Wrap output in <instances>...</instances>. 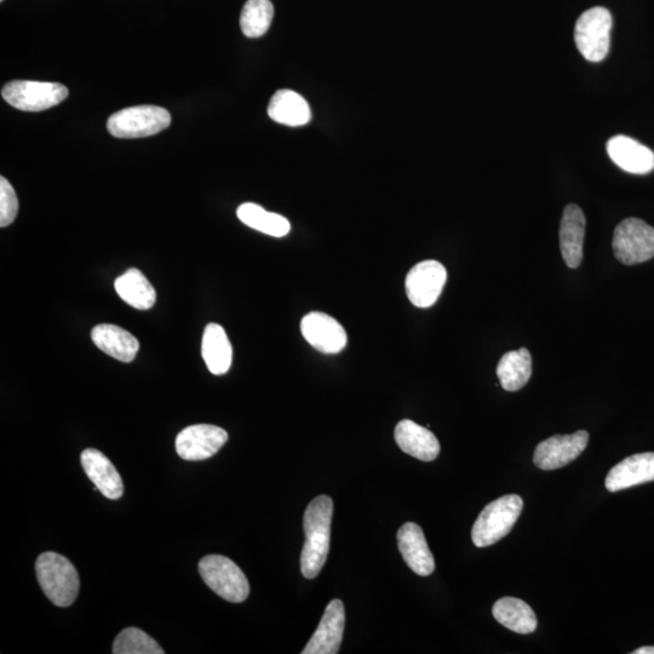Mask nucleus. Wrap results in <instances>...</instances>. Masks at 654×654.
<instances>
[{
  "label": "nucleus",
  "instance_id": "1",
  "mask_svg": "<svg viewBox=\"0 0 654 654\" xmlns=\"http://www.w3.org/2000/svg\"><path fill=\"white\" fill-rule=\"evenodd\" d=\"M332 515L334 502L324 495L314 498L304 513L306 543L301 554V572L307 579L319 576L329 556Z\"/></svg>",
  "mask_w": 654,
  "mask_h": 654
},
{
  "label": "nucleus",
  "instance_id": "2",
  "mask_svg": "<svg viewBox=\"0 0 654 654\" xmlns=\"http://www.w3.org/2000/svg\"><path fill=\"white\" fill-rule=\"evenodd\" d=\"M37 578L45 595L55 606L68 607L77 600L80 579L72 562L57 553L47 552L36 562Z\"/></svg>",
  "mask_w": 654,
  "mask_h": 654
},
{
  "label": "nucleus",
  "instance_id": "3",
  "mask_svg": "<svg viewBox=\"0 0 654 654\" xmlns=\"http://www.w3.org/2000/svg\"><path fill=\"white\" fill-rule=\"evenodd\" d=\"M524 501L518 495H508L487 504L472 530L473 543L478 548L490 547L506 537L520 518Z\"/></svg>",
  "mask_w": 654,
  "mask_h": 654
},
{
  "label": "nucleus",
  "instance_id": "4",
  "mask_svg": "<svg viewBox=\"0 0 654 654\" xmlns=\"http://www.w3.org/2000/svg\"><path fill=\"white\" fill-rule=\"evenodd\" d=\"M199 573L206 585L218 596L233 604L249 598L250 584L244 572L231 559L208 555L199 562Z\"/></svg>",
  "mask_w": 654,
  "mask_h": 654
},
{
  "label": "nucleus",
  "instance_id": "5",
  "mask_svg": "<svg viewBox=\"0 0 654 654\" xmlns=\"http://www.w3.org/2000/svg\"><path fill=\"white\" fill-rule=\"evenodd\" d=\"M171 116L165 108L143 105L122 109L109 117V134L118 139H142L169 128Z\"/></svg>",
  "mask_w": 654,
  "mask_h": 654
},
{
  "label": "nucleus",
  "instance_id": "6",
  "mask_svg": "<svg viewBox=\"0 0 654 654\" xmlns=\"http://www.w3.org/2000/svg\"><path fill=\"white\" fill-rule=\"evenodd\" d=\"M612 15L606 8L585 11L576 22L575 42L585 60L601 62L610 50Z\"/></svg>",
  "mask_w": 654,
  "mask_h": 654
},
{
  "label": "nucleus",
  "instance_id": "7",
  "mask_svg": "<svg viewBox=\"0 0 654 654\" xmlns=\"http://www.w3.org/2000/svg\"><path fill=\"white\" fill-rule=\"evenodd\" d=\"M613 252L623 265H639L654 257V228L640 218H625L613 234Z\"/></svg>",
  "mask_w": 654,
  "mask_h": 654
},
{
  "label": "nucleus",
  "instance_id": "8",
  "mask_svg": "<svg viewBox=\"0 0 654 654\" xmlns=\"http://www.w3.org/2000/svg\"><path fill=\"white\" fill-rule=\"evenodd\" d=\"M68 94L66 86L60 83L32 80H14L2 90L5 102L24 112L47 111L65 101Z\"/></svg>",
  "mask_w": 654,
  "mask_h": 654
},
{
  "label": "nucleus",
  "instance_id": "9",
  "mask_svg": "<svg viewBox=\"0 0 654 654\" xmlns=\"http://www.w3.org/2000/svg\"><path fill=\"white\" fill-rule=\"evenodd\" d=\"M446 280V268L440 262L429 260L418 263L406 277L407 297L413 306L432 307L439 300Z\"/></svg>",
  "mask_w": 654,
  "mask_h": 654
},
{
  "label": "nucleus",
  "instance_id": "10",
  "mask_svg": "<svg viewBox=\"0 0 654 654\" xmlns=\"http://www.w3.org/2000/svg\"><path fill=\"white\" fill-rule=\"evenodd\" d=\"M227 441L225 429L212 424H194L177 435L176 452L185 461H204L215 456Z\"/></svg>",
  "mask_w": 654,
  "mask_h": 654
},
{
  "label": "nucleus",
  "instance_id": "11",
  "mask_svg": "<svg viewBox=\"0 0 654 654\" xmlns=\"http://www.w3.org/2000/svg\"><path fill=\"white\" fill-rule=\"evenodd\" d=\"M589 434L585 430H579L571 435H555L552 438L542 441L536 447L533 462L542 470H555L567 466L587 447Z\"/></svg>",
  "mask_w": 654,
  "mask_h": 654
},
{
  "label": "nucleus",
  "instance_id": "12",
  "mask_svg": "<svg viewBox=\"0 0 654 654\" xmlns=\"http://www.w3.org/2000/svg\"><path fill=\"white\" fill-rule=\"evenodd\" d=\"M301 331L306 340L317 351L337 354L347 346V332L330 315L312 312L302 319Z\"/></svg>",
  "mask_w": 654,
  "mask_h": 654
},
{
  "label": "nucleus",
  "instance_id": "13",
  "mask_svg": "<svg viewBox=\"0 0 654 654\" xmlns=\"http://www.w3.org/2000/svg\"><path fill=\"white\" fill-rule=\"evenodd\" d=\"M346 611L341 600L335 599L327 605L319 627L315 630L302 654H336L343 640Z\"/></svg>",
  "mask_w": 654,
  "mask_h": 654
},
{
  "label": "nucleus",
  "instance_id": "14",
  "mask_svg": "<svg viewBox=\"0 0 654 654\" xmlns=\"http://www.w3.org/2000/svg\"><path fill=\"white\" fill-rule=\"evenodd\" d=\"M398 547L407 566L418 576L427 577L435 570V561L423 530L413 522H406L398 531Z\"/></svg>",
  "mask_w": 654,
  "mask_h": 654
},
{
  "label": "nucleus",
  "instance_id": "15",
  "mask_svg": "<svg viewBox=\"0 0 654 654\" xmlns=\"http://www.w3.org/2000/svg\"><path fill=\"white\" fill-rule=\"evenodd\" d=\"M654 481V453H638L625 458L606 476V489L618 492Z\"/></svg>",
  "mask_w": 654,
  "mask_h": 654
},
{
  "label": "nucleus",
  "instance_id": "16",
  "mask_svg": "<svg viewBox=\"0 0 654 654\" xmlns=\"http://www.w3.org/2000/svg\"><path fill=\"white\" fill-rule=\"evenodd\" d=\"M607 153L613 163L629 174L646 175L654 169V153L631 137H612L607 142Z\"/></svg>",
  "mask_w": 654,
  "mask_h": 654
},
{
  "label": "nucleus",
  "instance_id": "17",
  "mask_svg": "<svg viewBox=\"0 0 654 654\" xmlns=\"http://www.w3.org/2000/svg\"><path fill=\"white\" fill-rule=\"evenodd\" d=\"M585 216L576 204L567 205L560 223V249L567 267L576 269L583 260Z\"/></svg>",
  "mask_w": 654,
  "mask_h": 654
},
{
  "label": "nucleus",
  "instance_id": "18",
  "mask_svg": "<svg viewBox=\"0 0 654 654\" xmlns=\"http://www.w3.org/2000/svg\"><path fill=\"white\" fill-rule=\"evenodd\" d=\"M80 461H82L86 475L103 496L109 499H119L123 496L122 476L102 452L86 449L80 456Z\"/></svg>",
  "mask_w": 654,
  "mask_h": 654
},
{
  "label": "nucleus",
  "instance_id": "19",
  "mask_svg": "<svg viewBox=\"0 0 654 654\" xmlns=\"http://www.w3.org/2000/svg\"><path fill=\"white\" fill-rule=\"evenodd\" d=\"M395 441L401 451L422 462H432L440 453L439 440L427 428L410 420L398 423L395 428Z\"/></svg>",
  "mask_w": 654,
  "mask_h": 654
},
{
  "label": "nucleus",
  "instance_id": "20",
  "mask_svg": "<svg viewBox=\"0 0 654 654\" xmlns=\"http://www.w3.org/2000/svg\"><path fill=\"white\" fill-rule=\"evenodd\" d=\"M96 347L122 363H131L139 353L140 343L129 331L111 324H101L91 331Z\"/></svg>",
  "mask_w": 654,
  "mask_h": 654
},
{
  "label": "nucleus",
  "instance_id": "21",
  "mask_svg": "<svg viewBox=\"0 0 654 654\" xmlns=\"http://www.w3.org/2000/svg\"><path fill=\"white\" fill-rule=\"evenodd\" d=\"M202 355L211 374L221 376L231 369L232 344L221 325L209 324L205 327Z\"/></svg>",
  "mask_w": 654,
  "mask_h": 654
},
{
  "label": "nucleus",
  "instance_id": "22",
  "mask_svg": "<svg viewBox=\"0 0 654 654\" xmlns=\"http://www.w3.org/2000/svg\"><path fill=\"white\" fill-rule=\"evenodd\" d=\"M268 116L274 122L296 128L308 124L312 112L308 102L300 94L292 90H279L269 102Z\"/></svg>",
  "mask_w": 654,
  "mask_h": 654
},
{
  "label": "nucleus",
  "instance_id": "23",
  "mask_svg": "<svg viewBox=\"0 0 654 654\" xmlns=\"http://www.w3.org/2000/svg\"><path fill=\"white\" fill-rule=\"evenodd\" d=\"M117 294L129 306L147 311L156 303L157 294L145 274L136 268H130L114 283Z\"/></svg>",
  "mask_w": 654,
  "mask_h": 654
},
{
  "label": "nucleus",
  "instance_id": "24",
  "mask_svg": "<svg viewBox=\"0 0 654 654\" xmlns=\"http://www.w3.org/2000/svg\"><path fill=\"white\" fill-rule=\"evenodd\" d=\"M492 615L503 627L518 634H531L537 629V617L525 601L515 598L498 600L492 608Z\"/></svg>",
  "mask_w": 654,
  "mask_h": 654
},
{
  "label": "nucleus",
  "instance_id": "25",
  "mask_svg": "<svg viewBox=\"0 0 654 654\" xmlns=\"http://www.w3.org/2000/svg\"><path fill=\"white\" fill-rule=\"evenodd\" d=\"M497 376L503 389L516 392L524 388L532 376V357L529 349L503 355L497 366Z\"/></svg>",
  "mask_w": 654,
  "mask_h": 654
},
{
  "label": "nucleus",
  "instance_id": "26",
  "mask_svg": "<svg viewBox=\"0 0 654 654\" xmlns=\"http://www.w3.org/2000/svg\"><path fill=\"white\" fill-rule=\"evenodd\" d=\"M237 215L244 225L271 237L283 238L290 233L291 226L288 218L268 212L260 205L254 203L240 205Z\"/></svg>",
  "mask_w": 654,
  "mask_h": 654
},
{
  "label": "nucleus",
  "instance_id": "27",
  "mask_svg": "<svg viewBox=\"0 0 654 654\" xmlns=\"http://www.w3.org/2000/svg\"><path fill=\"white\" fill-rule=\"evenodd\" d=\"M273 16L271 0H248L240 16V27L246 37H262L271 27Z\"/></svg>",
  "mask_w": 654,
  "mask_h": 654
},
{
  "label": "nucleus",
  "instance_id": "28",
  "mask_svg": "<svg viewBox=\"0 0 654 654\" xmlns=\"http://www.w3.org/2000/svg\"><path fill=\"white\" fill-rule=\"evenodd\" d=\"M114 654H164L158 642L151 638L145 631L137 628H126L122 630L114 640Z\"/></svg>",
  "mask_w": 654,
  "mask_h": 654
},
{
  "label": "nucleus",
  "instance_id": "29",
  "mask_svg": "<svg viewBox=\"0 0 654 654\" xmlns=\"http://www.w3.org/2000/svg\"><path fill=\"white\" fill-rule=\"evenodd\" d=\"M17 211L19 200L15 189L5 177H0V226H10L15 221Z\"/></svg>",
  "mask_w": 654,
  "mask_h": 654
},
{
  "label": "nucleus",
  "instance_id": "30",
  "mask_svg": "<svg viewBox=\"0 0 654 654\" xmlns=\"http://www.w3.org/2000/svg\"><path fill=\"white\" fill-rule=\"evenodd\" d=\"M633 654H654V646L641 647L639 650L634 651Z\"/></svg>",
  "mask_w": 654,
  "mask_h": 654
},
{
  "label": "nucleus",
  "instance_id": "31",
  "mask_svg": "<svg viewBox=\"0 0 654 654\" xmlns=\"http://www.w3.org/2000/svg\"><path fill=\"white\" fill-rule=\"evenodd\" d=\"M2 2H3V0H2Z\"/></svg>",
  "mask_w": 654,
  "mask_h": 654
}]
</instances>
